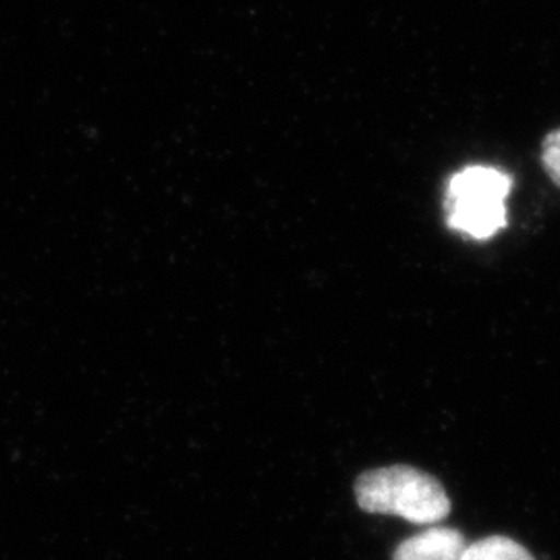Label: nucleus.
I'll return each instance as SVG.
<instances>
[{
    "label": "nucleus",
    "mask_w": 560,
    "mask_h": 560,
    "mask_svg": "<svg viewBox=\"0 0 560 560\" xmlns=\"http://www.w3.org/2000/svg\"><path fill=\"white\" fill-rule=\"evenodd\" d=\"M355 497L368 513L397 515L416 525H436L451 511L441 481L409 465L365 471L355 483Z\"/></svg>",
    "instance_id": "nucleus-1"
},
{
    "label": "nucleus",
    "mask_w": 560,
    "mask_h": 560,
    "mask_svg": "<svg viewBox=\"0 0 560 560\" xmlns=\"http://www.w3.org/2000/svg\"><path fill=\"white\" fill-rule=\"evenodd\" d=\"M513 179L494 166H467L448 180L446 222L471 240H490L506 226V200Z\"/></svg>",
    "instance_id": "nucleus-2"
},
{
    "label": "nucleus",
    "mask_w": 560,
    "mask_h": 560,
    "mask_svg": "<svg viewBox=\"0 0 560 560\" xmlns=\"http://www.w3.org/2000/svg\"><path fill=\"white\" fill-rule=\"evenodd\" d=\"M467 540L455 527L430 525L418 536L399 544L393 560H460Z\"/></svg>",
    "instance_id": "nucleus-3"
},
{
    "label": "nucleus",
    "mask_w": 560,
    "mask_h": 560,
    "mask_svg": "<svg viewBox=\"0 0 560 560\" xmlns=\"http://www.w3.org/2000/svg\"><path fill=\"white\" fill-rule=\"evenodd\" d=\"M460 560H536L532 552L520 541L504 538V536H490L483 540L467 544Z\"/></svg>",
    "instance_id": "nucleus-4"
},
{
    "label": "nucleus",
    "mask_w": 560,
    "mask_h": 560,
    "mask_svg": "<svg viewBox=\"0 0 560 560\" xmlns=\"http://www.w3.org/2000/svg\"><path fill=\"white\" fill-rule=\"evenodd\" d=\"M541 166L552 183L560 187V129L541 141Z\"/></svg>",
    "instance_id": "nucleus-5"
}]
</instances>
